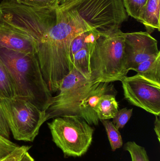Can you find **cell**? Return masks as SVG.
<instances>
[{
  "label": "cell",
  "instance_id": "1",
  "mask_svg": "<svg viewBox=\"0 0 160 161\" xmlns=\"http://www.w3.org/2000/svg\"><path fill=\"white\" fill-rule=\"evenodd\" d=\"M87 30H92L75 11L58 7L56 22L39 42L36 53L42 75L52 93L59 91L62 80L73 69L70 58L71 42Z\"/></svg>",
  "mask_w": 160,
  "mask_h": 161
},
{
  "label": "cell",
  "instance_id": "2",
  "mask_svg": "<svg viewBox=\"0 0 160 161\" xmlns=\"http://www.w3.org/2000/svg\"><path fill=\"white\" fill-rule=\"evenodd\" d=\"M0 57L13 78L15 97L29 101L46 111L50 105L52 93L44 80L36 54L0 47Z\"/></svg>",
  "mask_w": 160,
  "mask_h": 161
},
{
  "label": "cell",
  "instance_id": "3",
  "mask_svg": "<svg viewBox=\"0 0 160 161\" xmlns=\"http://www.w3.org/2000/svg\"><path fill=\"white\" fill-rule=\"evenodd\" d=\"M88 51L91 79L94 82L111 83L127 76L124 33L120 29L98 35Z\"/></svg>",
  "mask_w": 160,
  "mask_h": 161
},
{
  "label": "cell",
  "instance_id": "4",
  "mask_svg": "<svg viewBox=\"0 0 160 161\" xmlns=\"http://www.w3.org/2000/svg\"><path fill=\"white\" fill-rule=\"evenodd\" d=\"M59 7L75 11L98 35L120 29L128 16L122 0H70Z\"/></svg>",
  "mask_w": 160,
  "mask_h": 161
},
{
  "label": "cell",
  "instance_id": "5",
  "mask_svg": "<svg viewBox=\"0 0 160 161\" xmlns=\"http://www.w3.org/2000/svg\"><path fill=\"white\" fill-rule=\"evenodd\" d=\"M48 125L53 141L65 157H81L88 151L94 129L81 117L59 116Z\"/></svg>",
  "mask_w": 160,
  "mask_h": 161
},
{
  "label": "cell",
  "instance_id": "6",
  "mask_svg": "<svg viewBox=\"0 0 160 161\" xmlns=\"http://www.w3.org/2000/svg\"><path fill=\"white\" fill-rule=\"evenodd\" d=\"M0 104L13 138L18 141L33 142L47 121L46 111L16 97L0 98Z\"/></svg>",
  "mask_w": 160,
  "mask_h": 161
},
{
  "label": "cell",
  "instance_id": "7",
  "mask_svg": "<svg viewBox=\"0 0 160 161\" xmlns=\"http://www.w3.org/2000/svg\"><path fill=\"white\" fill-rule=\"evenodd\" d=\"M99 83L86 78L73 68L62 80L58 94L53 96L50 105L46 110L47 120L59 116H80V103Z\"/></svg>",
  "mask_w": 160,
  "mask_h": 161
},
{
  "label": "cell",
  "instance_id": "8",
  "mask_svg": "<svg viewBox=\"0 0 160 161\" xmlns=\"http://www.w3.org/2000/svg\"><path fill=\"white\" fill-rule=\"evenodd\" d=\"M125 98L132 105L160 116V84L138 74L121 80Z\"/></svg>",
  "mask_w": 160,
  "mask_h": 161
},
{
  "label": "cell",
  "instance_id": "9",
  "mask_svg": "<svg viewBox=\"0 0 160 161\" xmlns=\"http://www.w3.org/2000/svg\"><path fill=\"white\" fill-rule=\"evenodd\" d=\"M125 52L128 70L160 54L158 42L147 32L124 33Z\"/></svg>",
  "mask_w": 160,
  "mask_h": 161
},
{
  "label": "cell",
  "instance_id": "10",
  "mask_svg": "<svg viewBox=\"0 0 160 161\" xmlns=\"http://www.w3.org/2000/svg\"><path fill=\"white\" fill-rule=\"evenodd\" d=\"M39 42L0 16V47L36 54Z\"/></svg>",
  "mask_w": 160,
  "mask_h": 161
},
{
  "label": "cell",
  "instance_id": "11",
  "mask_svg": "<svg viewBox=\"0 0 160 161\" xmlns=\"http://www.w3.org/2000/svg\"><path fill=\"white\" fill-rule=\"evenodd\" d=\"M110 83L99 82L83 98L79 105L80 116L83 118L89 125H98L99 119L96 108L101 97L110 92L111 89Z\"/></svg>",
  "mask_w": 160,
  "mask_h": 161
},
{
  "label": "cell",
  "instance_id": "12",
  "mask_svg": "<svg viewBox=\"0 0 160 161\" xmlns=\"http://www.w3.org/2000/svg\"><path fill=\"white\" fill-rule=\"evenodd\" d=\"M160 0H147L139 21L149 34L160 31Z\"/></svg>",
  "mask_w": 160,
  "mask_h": 161
},
{
  "label": "cell",
  "instance_id": "13",
  "mask_svg": "<svg viewBox=\"0 0 160 161\" xmlns=\"http://www.w3.org/2000/svg\"><path fill=\"white\" fill-rule=\"evenodd\" d=\"M119 105L115 95L109 92L101 97L97 105L96 112L100 121L109 120L115 117Z\"/></svg>",
  "mask_w": 160,
  "mask_h": 161
},
{
  "label": "cell",
  "instance_id": "14",
  "mask_svg": "<svg viewBox=\"0 0 160 161\" xmlns=\"http://www.w3.org/2000/svg\"><path fill=\"white\" fill-rule=\"evenodd\" d=\"M133 71L148 80L160 84V54L140 63Z\"/></svg>",
  "mask_w": 160,
  "mask_h": 161
},
{
  "label": "cell",
  "instance_id": "15",
  "mask_svg": "<svg viewBox=\"0 0 160 161\" xmlns=\"http://www.w3.org/2000/svg\"><path fill=\"white\" fill-rule=\"evenodd\" d=\"M16 96L12 76L0 57V98H13Z\"/></svg>",
  "mask_w": 160,
  "mask_h": 161
},
{
  "label": "cell",
  "instance_id": "16",
  "mask_svg": "<svg viewBox=\"0 0 160 161\" xmlns=\"http://www.w3.org/2000/svg\"><path fill=\"white\" fill-rule=\"evenodd\" d=\"M98 34L92 30L84 31L77 36L71 42L70 48V58L72 65L74 56L79 51L91 45Z\"/></svg>",
  "mask_w": 160,
  "mask_h": 161
},
{
  "label": "cell",
  "instance_id": "17",
  "mask_svg": "<svg viewBox=\"0 0 160 161\" xmlns=\"http://www.w3.org/2000/svg\"><path fill=\"white\" fill-rule=\"evenodd\" d=\"M90 46L83 48L78 52L74 56L72 62V68L76 69L88 79H91L88 51V48Z\"/></svg>",
  "mask_w": 160,
  "mask_h": 161
},
{
  "label": "cell",
  "instance_id": "18",
  "mask_svg": "<svg viewBox=\"0 0 160 161\" xmlns=\"http://www.w3.org/2000/svg\"><path fill=\"white\" fill-rule=\"evenodd\" d=\"M101 121L105 128L112 151H115L116 149L122 147L123 141L119 130L115 126L112 122L109 120Z\"/></svg>",
  "mask_w": 160,
  "mask_h": 161
},
{
  "label": "cell",
  "instance_id": "19",
  "mask_svg": "<svg viewBox=\"0 0 160 161\" xmlns=\"http://www.w3.org/2000/svg\"><path fill=\"white\" fill-rule=\"evenodd\" d=\"M124 149L129 153L132 161H150L145 148L134 142H128L124 146Z\"/></svg>",
  "mask_w": 160,
  "mask_h": 161
},
{
  "label": "cell",
  "instance_id": "20",
  "mask_svg": "<svg viewBox=\"0 0 160 161\" xmlns=\"http://www.w3.org/2000/svg\"><path fill=\"white\" fill-rule=\"evenodd\" d=\"M147 0H122L128 16L139 21Z\"/></svg>",
  "mask_w": 160,
  "mask_h": 161
},
{
  "label": "cell",
  "instance_id": "21",
  "mask_svg": "<svg viewBox=\"0 0 160 161\" xmlns=\"http://www.w3.org/2000/svg\"><path fill=\"white\" fill-rule=\"evenodd\" d=\"M25 5L39 8H58L62 0H12Z\"/></svg>",
  "mask_w": 160,
  "mask_h": 161
},
{
  "label": "cell",
  "instance_id": "22",
  "mask_svg": "<svg viewBox=\"0 0 160 161\" xmlns=\"http://www.w3.org/2000/svg\"><path fill=\"white\" fill-rule=\"evenodd\" d=\"M132 112L133 109H128L126 108L118 110L112 122L118 130L123 129L130 119Z\"/></svg>",
  "mask_w": 160,
  "mask_h": 161
},
{
  "label": "cell",
  "instance_id": "23",
  "mask_svg": "<svg viewBox=\"0 0 160 161\" xmlns=\"http://www.w3.org/2000/svg\"><path fill=\"white\" fill-rule=\"evenodd\" d=\"M19 146L0 134V158L11 154Z\"/></svg>",
  "mask_w": 160,
  "mask_h": 161
},
{
  "label": "cell",
  "instance_id": "24",
  "mask_svg": "<svg viewBox=\"0 0 160 161\" xmlns=\"http://www.w3.org/2000/svg\"><path fill=\"white\" fill-rule=\"evenodd\" d=\"M30 148V147L28 146H18L11 154L0 158V161H16L19 160L26 152L29 151Z\"/></svg>",
  "mask_w": 160,
  "mask_h": 161
},
{
  "label": "cell",
  "instance_id": "25",
  "mask_svg": "<svg viewBox=\"0 0 160 161\" xmlns=\"http://www.w3.org/2000/svg\"><path fill=\"white\" fill-rule=\"evenodd\" d=\"M0 134L3 137L9 139L10 131L6 120L2 106L0 104Z\"/></svg>",
  "mask_w": 160,
  "mask_h": 161
},
{
  "label": "cell",
  "instance_id": "26",
  "mask_svg": "<svg viewBox=\"0 0 160 161\" xmlns=\"http://www.w3.org/2000/svg\"><path fill=\"white\" fill-rule=\"evenodd\" d=\"M155 132L157 134L159 142H160V116H156V120L155 121V127H154Z\"/></svg>",
  "mask_w": 160,
  "mask_h": 161
},
{
  "label": "cell",
  "instance_id": "27",
  "mask_svg": "<svg viewBox=\"0 0 160 161\" xmlns=\"http://www.w3.org/2000/svg\"><path fill=\"white\" fill-rule=\"evenodd\" d=\"M19 161H35L29 152H26L22 157L21 158Z\"/></svg>",
  "mask_w": 160,
  "mask_h": 161
},
{
  "label": "cell",
  "instance_id": "28",
  "mask_svg": "<svg viewBox=\"0 0 160 161\" xmlns=\"http://www.w3.org/2000/svg\"><path fill=\"white\" fill-rule=\"evenodd\" d=\"M70 0H62V3H61V4H63L66 3H68V2L70 1Z\"/></svg>",
  "mask_w": 160,
  "mask_h": 161
},
{
  "label": "cell",
  "instance_id": "29",
  "mask_svg": "<svg viewBox=\"0 0 160 161\" xmlns=\"http://www.w3.org/2000/svg\"><path fill=\"white\" fill-rule=\"evenodd\" d=\"M20 159L19 160H17V161H19L20 160Z\"/></svg>",
  "mask_w": 160,
  "mask_h": 161
},
{
  "label": "cell",
  "instance_id": "30",
  "mask_svg": "<svg viewBox=\"0 0 160 161\" xmlns=\"http://www.w3.org/2000/svg\"><path fill=\"white\" fill-rule=\"evenodd\" d=\"M9 1H12V0H9Z\"/></svg>",
  "mask_w": 160,
  "mask_h": 161
}]
</instances>
